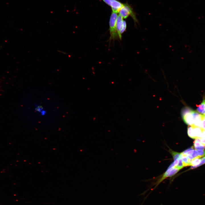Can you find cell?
Masks as SVG:
<instances>
[{"instance_id": "1", "label": "cell", "mask_w": 205, "mask_h": 205, "mask_svg": "<svg viewBox=\"0 0 205 205\" xmlns=\"http://www.w3.org/2000/svg\"><path fill=\"white\" fill-rule=\"evenodd\" d=\"M118 16L117 13L112 12L109 22L110 41L112 40L114 41L119 39L116 27V22Z\"/></svg>"}, {"instance_id": "2", "label": "cell", "mask_w": 205, "mask_h": 205, "mask_svg": "<svg viewBox=\"0 0 205 205\" xmlns=\"http://www.w3.org/2000/svg\"><path fill=\"white\" fill-rule=\"evenodd\" d=\"M120 15L123 19H126L130 16L134 20L135 24L138 23V20L136 17V14L132 7L128 3H123V5L119 12Z\"/></svg>"}, {"instance_id": "3", "label": "cell", "mask_w": 205, "mask_h": 205, "mask_svg": "<svg viewBox=\"0 0 205 205\" xmlns=\"http://www.w3.org/2000/svg\"><path fill=\"white\" fill-rule=\"evenodd\" d=\"M193 110L188 107L183 108L181 111L182 120L185 123L189 126L193 124V119L192 112Z\"/></svg>"}, {"instance_id": "4", "label": "cell", "mask_w": 205, "mask_h": 205, "mask_svg": "<svg viewBox=\"0 0 205 205\" xmlns=\"http://www.w3.org/2000/svg\"><path fill=\"white\" fill-rule=\"evenodd\" d=\"M108 5L111 7L113 12L119 13L123 3L118 0H102Z\"/></svg>"}, {"instance_id": "5", "label": "cell", "mask_w": 205, "mask_h": 205, "mask_svg": "<svg viewBox=\"0 0 205 205\" xmlns=\"http://www.w3.org/2000/svg\"><path fill=\"white\" fill-rule=\"evenodd\" d=\"M123 20V18L119 15H118L116 22V27L119 38L120 40L122 39V36L120 34V31L122 25Z\"/></svg>"}, {"instance_id": "6", "label": "cell", "mask_w": 205, "mask_h": 205, "mask_svg": "<svg viewBox=\"0 0 205 205\" xmlns=\"http://www.w3.org/2000/svg\"><path fill=\"white\" fill-rule=\"evenodd\" d=\"M194 147L196 150H204L205 145L202 144L200 139L197 138L194 142Z\"/></svg>"}, {"instance_id": "7", "label": "cell", "mask_w": 205, "mask_h": 205, "mask_svg": "<svg viewBox=\"0 0 205 205\" xmlns=\"http://www.w3.org/2000/svg\"><path fill=\"white\" fill-rule=\"evenodd\" d=\"M196 110L200 114H205V100H203L200 104L198 105Z\"/></svg>"}, {"instance_id": "8", "label": "cell", "mask_w": 205, "mask_h": 205, "mask_svg": "<svg viewBox=\"0 0 205 205\" xmlns=\"http://www.w3.org/2000/svg\"><path fill=\"white\" fill-rule=\"evenodd\" d=\"M201 157H198L193 159L190 162L189 166H195L198 165L200 162Z\"/></svg>"}, {"instance_id": "9", "label": "cell", "mask_w": 205, "mask_h": 205, "mask_svg": "<svg viewBox=\"0 0 205 205\" xmlns=\"http://www.w3.org/2000/svg\"><path fill=\"white\" fill-rule=\"evenodd\" d=\"M126 26L127 24L126 21L125 20H123L122 25L120 31V34L121 36H122V34L125 31L126 28Z\"/></svg>"}, {"instance_id": "10", "label": "cell", "mask_w": 205, "mask_h": 205, "mask_svg": "<svg viewBox=\"0 0 205 205\" xmlns=\"http://www.w3.org/2000/svg\"><path fill=\"white\" fill-rule=\"evenodd\" d=\"M204 164H205V156L201 159L200 162L198 165L195 166H192L191 167L190 169H195Z\"/></svg>"}, {"instance_id": "11", "label": "cell", "mask_w": 205, "mask_h": 205, "mask_svg": "<svg viewBox=\"0 0 205 205\" xmlns=\"http://www.w3.org/2000/svg\"><path fill=\"white\" fill-rule=\"evenodd\" d=\"M198 157H202L205 156V150H196Z\"/></svg>"}, {"instance_id": "12", "label": "cell", "mask_w": 205, "mask_h": 205, "mask_svg": "<svg viewBox=\"0 0 205 205\" xmlns=\"http://www.w3.org/2000/svg\"><path fill=\"white\" fill-rule=\"evenodd\" d=\"M34 105L35 106V110L36 112L39 113H40L41 111L43 109V108L41 106L36 104H35Z\"/></svg>"}, {"instance_id": "13", "label": "cell", "mask_w": 205, "mask_h": 205, "mask_svg": "<svg viewBox=\"0 0 205 205\" xmlns=\"http://www.w3.org/2000/svg\"><path fill=\"white\" fill-rule=\"evenodd\" d=\"M201 143L205 145V130L203 132L202 137L200 139Z\"/></svg>"}, {"instance_id": "14", "label": "cell", "mask_w": 205, "mask_h": 205, "mask_svg": "<svg viewBox=\"0 0 205 205\" xmlns=\"http://www.w3.org/2000/svg\"><path fill=\"white\" fill-rule=\"evenodd\" d=\"M202 127L205 130V118L204 117L202 122Z\"/></svg>"}, {"instance_id": "15", "label": "cell", "mask_w": 205, "mask_h": 205, "mask_svg": "<svg viewBox=\"0 0 205 205\" xmlns=\"http://www.w3.org/2000/svg\"><path fill=\"white\" fill-rule=\"evenodd\" d=\"M46 113V111L44 110H42L40 113L41 116H44Z\"/></svg>"}, {"instance_id": "16", "label": "cell", "mask_w": 205, "mask_h": 205, "mask_svg": "<svg viewBox=\"0 0 205 205\" xmlns=\"http://www.w3.org/2000/svg\"><path fill=\"white\" fill-rule=\"evenodd\" d=\"M204 117L205 118V114L204 115Z\"/></svg>"}]
</instances>
